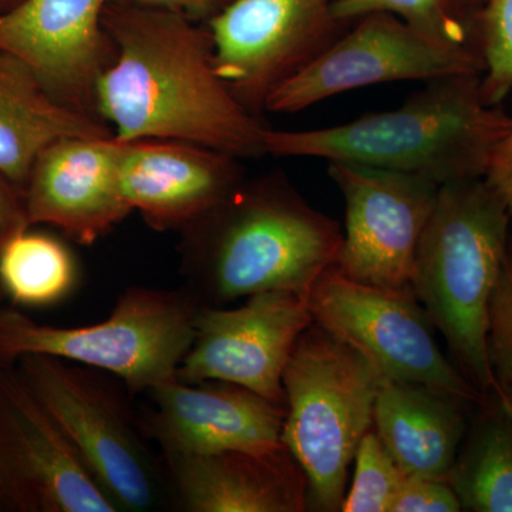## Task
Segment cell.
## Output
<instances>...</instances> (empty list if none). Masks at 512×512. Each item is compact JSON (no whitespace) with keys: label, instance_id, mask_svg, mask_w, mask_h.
<instances>
[{"label":"cell","instance_id":"ac0fdd59","mask_svg":"<svg viewBox=\"0 0 512 512\" xmlns=\"http://www.w3.org/2000/svg\"><path fill=\"white\" fill-rule=\"evenodd\" d=\"M164 460L183 511H309L308 480L284 443L269 450H227Z\"/></svg>","mask_w":512,"mask_h":512},{"label":"cell","instance_id":"d6a6232c","mask_svg":"<svg viewBox=\"0 0 512 512\" xmlns=\"http://www.w3.org/2000/svg\"><path fill=\"white\" fill-rule=\"evenodd\" d=\"M228 2H229V0H228Z\"/></svg>","mask_w":512,"mask_h":512},{"label":"cell","instance_id":"f1b7e54d","mask_svg":"<svg viewBox=\"0 0 512 512\" xmlns=\"http://www.w3.org/2000/svg\"><path fill=\"white\" fill-rule=\"evenodd\" d=\"M484 181L501 198L512 218V128L495 146Z\"/></svg>","mask_w":512,"mask_h":512},{"label":"cell","instance_id":"9c48e42d","mask_svg":"<svg viewBox=\"0 0 512 512\" xmlns=\"http://www.w3.org/2000/svg\"><path fill=\"white\" fill-rule=\"evenodd\" d=\"M336 2L229 0L205 22L218 76L249 113L261 117L269 96L346 32Z\"/></svg>","mask_w":512,"mask_h":512},{"label":"cell","instance_id":"7402d4cb","mask_svg":"<svg viewBox=\"0 0 512 512\" xmlns=\"http://www.w3.org/2000/svg\"><path fill=\"white\" fill-rule=\"evenodd\" d=\"M76 282L72 252L52 235L28 228L0 251V291L18 305H55L69 296Z\"/></svg>","mask_w":512,"mask_h":512},{"label":"cell","instance_id":"277c9868","mask_svg":"<svg viewBox=\"0 0 512 512\" xmlns=\"http://www.w3.org/2000/svg\"><path fill=\"white\" fill-rule=\"evenodd\" d=\"M510 221L484 178L441 185L410 284L446 339L454 365L483 397H504L488 363L487 329L491 296L508 256Z\"/></svg>","mask_w":512,"mask_h":512},{"label":"cell","instance_id":"d6986e66","mask_svg":"<svg viewBox=\"0 0 512 512\" xmlns=\"http://www.w3.org/2000/svg\"><path fill=\"white\" fill-rule=\"evenodd\" d=\"M477 404L427 384L383 377L373 427L407 476L447 480Z\"/></svg>","mask_w":512,"mask_h":512},{"label":"cell","instance_id":"e0dca14e","mask_svg":"<svg viewBox=\"0 0 512 512\" xmlns=\"http://www.w3.org/2000/svg\"><path fill=\"white\" fill-rule=\"evenodd\" d=\"M244 181L238 158L177 140L121 141L119 183L156 231H184Z\"/></svg>","mask_w":512,"mask_h":512},{"label":"cell","instance_id":"44dd1931","mask_svg":"<svg viewBox=\"0 0 512 512\" xmlns=\"http://www.w3.org/2000/svg\"><path fill=\"white\" fill-rule=\"evenodd\" d=\"M447 481L463 511L512 512V403L477 404Z\"/></svg>","mask_w":512,"mask_h":512},{"label":"cell","instance_id":"4fadbf2b","mask_svg":"<svg viewBox=\"0 0 512 512\" xmlns=\"http://www.w3.org/2000/svg\"><path fill=\"white\" fill-rule=\"evenodd\" d=\"M312 323L308 301L291 291L255 293L234 309L201 306L177 377L187 383H234L285 404V366Z\"/></svg>","mask_w":512,"mask_h":512},{"label":"cell","instance_id":"4dcf8cb0","mask_svg":"<svg viewBox=\"0 0 512 512\" xmlns=\"http://www.w3.org/2000/svg\"><path fill=\"white\" fill-rule=\"evenodd\" d=\"M22 2L23 0H0V16L15 9L16 6L20 5Z\"/></svg>","mask_w":512,"mask_h":512},{"label":"cell","instance_id":"d4e9b609","mask_svg":"<svg viewBox=\"0 0 512 512\" xmlns=\"http://www.w3.org/2000/svg\"><path fill=\"white\" fill-rule=\"evenodd\" d=\"M485 69L481 94L501 106L512 90V0H487L480 16Z\"/></svg>","mask_w":512,"mask_h":512},{"label":"cell","instance_id":"cb8c5ba5","mask_svg":"<svg viewBox=\"0 0 512 512\" xmlns=\"http://www.w3.org/2000/svg\"><path fill=\"white\" fill-rule=\"evenodd\" d=\"M355 474L343 500V512H390L406 480L375 427L366 431L356 448Z\"/></svg>","mask_w":512,"mask_h":512},{"label":"cell","instance_id":"3957f363","mask_svg":"<svg viewBox=\"0 0 512 512\" xmlns=\"http://www.w3.org/2000/svg\"><path fill=\"white\" fill-rule=\"evenodd\" d=\"M477 73L426 82L399 109L315 130L266 127V154L421 175L440 185L484 178L512 116L485 103Z\"/></svg>","mask_w":512,"mask_h":512},{"label":"cell","instance_id":"6da1fadb","mask_svg":"<svg viewBox=\"0 0 512 512\" xmlns=\"http://www.w3.org/2000/svg\"><path fill=\"white\" fill-rule=\"evenodd\" d=\"M103 25L114 53L96 106L117 140L185 141L238 160L265 156L266 126L218 76L205 23L120 0Z\"/></svg>","mask_w":512,"mask_h":512},{"label":"cell","instance_id":"2e32d148","mask_svg":"<svg viewBox=\"0 0 512 512\" xmlns=\"http://www.w3.org/2000/svg\"><path fill=\"white\" fill-rule=\"evenodd\" d=\"M120 148L114 136L66 137L46 147L25 187L30 227L50 225L93 245L126 220L133 210L120 191Z\"/></svg>","mask_w":512,"mask_h":512},{"label":"cell","instance_id":"8fae6325","mask_svg":"<svg viewBox=\"0 0 512 512\" xmlns=\"http://www.w3.org/2000/svg\"><path fill=\"white\" fill-rule=\"evenodd\" d=\"M346 204L336 268L365 284H412L414 258L441 185L421 175L367 165L329 163Z\"/></svg>","mask_w":512,"mask_h":512},{"label":"cell","instance_id":"5bb4252c","mask_svg":"<svg viewBox=\"0 0 512 512\" xmlns=\"http://www.w3.org/2000/svg\"><path fill=\"white\" fill-rule=\"evenodd\" d=\"M114 2L23 0L0 16V47L28 63L64 106L100 119L97 83L114 53L103 18Z\"/></svg>","mask_w":512,"mask_h":512},{"label":"cell","instance_id":"30bf717a","mask_svg":"<svg viewBox=\"0 0 512 512\" xmlns=\"http://www.w3.org/2000/svg\"><path fill=\"white\" fill-rule=\"evenodd\" d=\"M355 22V28L281 84L266 101L265 111L298 113L329 97L375 84L484 73L480 52L439 42L392 13H369Z\"/></svg>","mask_w":512,"mask_h":512},{"label":"cell","instance_id":"603a6c76","mask_svg":"<svg viewBox=\"0 0 512 512\" xmlns=\"http://www.w3.org/2000/svg\"><path fill=\"white\" fill-rule=\"evenodd\" d=\"M487 0H338L333 16L352 23L369 13H392L439 42L476 50L481 46L480 16Z\"/></svg>","mask_w":512,"mask_h":512},{"label":"cell","instance_id":"484cf974","mask_svg":"<svg viewBox=\"0 0 512 512\" xmlns=\"http://www.w3.org/2000/svg\"><path fill=\"white\" fill-rule=\"evenodd\" d=\"M487 357L501 393L512 403V258L508 254L488 308Z\"/></svg>","mask_w":512,"mask_h":512},{"label":"cell","instance_id":"83f0119b","mask_svg":"<svg viewBox=\"0 0 512 512\" xmlns=\"http://www.w3.org/2000/svg\"><path fill=\"white\" fill-rule=\"evenodd\" d=\"M28 228L25 194L0 175V251L10 239Z\"/></svg>","mask_w":512,"mask_h":512},{"label":"cell","instance_id":"4316f807","mask_svg":"<svg viewBox=\"0 0 512 512\" xmlns=\"http://www.w3.org/2000/svg\"><path fill=\"white\" fill-rule=\"evenodd\" d=\"M460 511V500L447 480L407 476L390 512Z\"/></svg>","mask_w":512,"mask_h":512},{"label":"cell","instance_id":"7c38bea8","mask_svg":"<svg viewBox=\"0 0 512 512\" xmlns=\"http://www.w3.org/2000/svg\"><path fill=\"white\" fill-rule=\"evenodd\" d=\"M0 511L117 512L18 369L0 363Z\"/></svg>","mask_w":512,"mask_h":512},{"label":"cell","instance_id":"7a4b0ae2","mask_svg":"<svg viewBox=\"0 0 512 512\" xmlns=\"http://www.w3.org/2000/svg\"><path fill=\"white\" fill-rule=\"evenodd\" d=\"M181 234L188 291L202 306L255 293L291 291L308 301L319 276L338 262L343 232L281 173L242 181Z\"/></svg>","mask_w":512,"mask_h":512},{"label":"cell","instance_id":"8992f818","mask_svg":"<svg viewBox=\"0 0 512 512\" xmlns=\"http://www.w3.org/2000/svg\"><path fill=\"white\" fill-rule=\"evenodd\" d=\"M201 303L188 289H127L111 315L94 325H43L0 308V363L20 357H59L119 377L131 394L148 393L177 376L194 340Z\"/></svg>","mask_w":512,"mask_h":512},{"label":"cell","instance_id":"f546056e","mask_svg":"<svg viewBox=\"0 0 512 512\" xmlns=\"http://www.w3.org/2000/svg\"><path fill=\"white\" fill-rule=\"evenodd\" d=\"M143 8L168 10L194 22L205 23L228 2V0H127Z\"/></svg>","mask_w":512,"mask_h":512},{"label":"cell","instance_id":"52a82bcc","mask_svg":"<svg viewBox=\"0 0 512 512\" xmlns=\"http://www.w3.org/2000/svg\"><path fill=\"white\" fill-rule=\"evenodd\" d=\"M18 370L117 510L157 507L163 485L144 429L100 370L46 355L20 357Z\"/></svg>","mask_w":512,"mask_h":512},{"label":"cell","instance_id":"1f68e13d","mask_svg":"<svg viewBox=\"0 0 512 512\" xmlns=\"http://www.w3.org/2000/svg\"><path fill=\"white\" fill-rule=\"evenodd\" d=\"M508 254H510L512 258V235H510V241H508Z\"/></svg>","mask_w":512,"mask_h":512},{"label":"cell","instance_id":"5b68a950","mask_svg":"<svg viewBox=\"0 0 512 512\" xmlns=\"http://www.w3.org/2000/svg\"><path fill=\"white\" fill-rule=\"evenodd\" d=\"M382 375L362 353L313 322L282 377V443L308 480L309 511L342 510L350 464L373 413Z\"/></svg>","mask_w":512,"mask_h":512},{"label":"cell","instance_id":"ba28073f","mask_svg":"<svg viewBox=\"0 0 512 512\" xmlns=\"http://www.w3.org/2000/svg\"><path fill=\"white\" fill-rule=\"evenodd\" d=\"M308 306L313 322L362 353L384 379L427 384L474 403L484 399L441 352L412 286L365 284L333 265L313 285Z\"/></svg>","mask_w":512,"mask_h":512},{"label":"cell","instance_id":"ffe728a7","mask_svg":"<svg viewBox=\"0 0 512 512\" xmlns=\"http://www.w3.org/2000/svg\"><path fill=\"white\" fill-rule=\"evenodd\" d=\"M97 117L70 109L28 63L0 47V175L25 194L39 154L66 137H111Z\"/></svg>","mask_w":512,"mask_h":512},{"label":"cell","instance_id":"9a60e30c","mask_svg":"<svg viewBox=\"0 0 512 512\" xmlns=\"http://www.w3.org/2000/svg\"><path fill=\"white\" fill-rule=\"evenodd\" d=\"M144 433L164 457L281 446L286 406L228 382L168 380L150 390Z\"/></svg>","mask_w":512,"mask_h":512}]
</instances>
